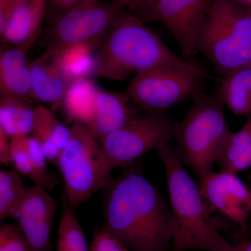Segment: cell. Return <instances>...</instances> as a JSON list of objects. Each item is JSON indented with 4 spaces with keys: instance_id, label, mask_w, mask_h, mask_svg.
Returning <instances> with one entry per match:
<instances>
[{
    "instance_id": "obj_1",
    "label": "cell",
    "mask_w": 251,
    "mask_h": 251,
    "mask_svg": "<svg viewBox=\"0 0 251 251\" xmlns=\"http://www.w3.org/2000/svg\"><path fill=\"white\" fill-rule=\"evenodd\" d=\"M137 162L104 188L103 228L129 251H168L173 238L169 202Z\"/></svg>"
},
{
    "instance_id": "obj_2",
    "label": "cell",
    "mask_w": 251,
    "mask_h": 251,
    "mask_svg": "<svg viewBox=\"0 0 251 251\" xmlns=\"http://www.w3.org/2000/svg\"><path fill=\"white\" fill-rule=\"evenodd\" d=\"M156 153L164 166L173 226V251H231L216 228L199 185L188 174L168 143Z\"/></svg>"
},
{
    "instance_id": "obj_3",
    "label": "cell",
    "mask_w": 251,
    "mask_h": 251,
    "mask_svg": "<svg viewBox=\"0 0 251 251\" xmlns=\"http://www.w3.org/2000/svg\"><path fill=\"white\" fill-rule=\"evenodd\" d=\"M97 51L95 77L108 80H123L150 69L189 64L126 9Z\"/></svg>"
},
{
    "instance_id": "obj_4",
    "label": "cell",
    "mask_w": 251,
    "mask_h": 251,
    "mask_svg": "<svg viewBox=\"0 0 251 251\" xmlns=\"http://www.w3.org/2000/svg\"><path fill=\"white\" fill-rule=\"evenodd\" d=\"M193 100L183 120L173 123L174 151L181 163L200 179L213 171L232 131L216 91L211 94L203 91Z\"/></svg>"
},
{
    "instance_id": "obj_5",
    "label": "cell",
    "mask_w": 251,
    "mask_h": 251,
    "mask_svg": "<svg viewBox=\"0 0 251 251\" xmlns=\"http://www.w3.org/2000/svg\"><path fill=\"white\" fill-rule=\"evenodd\" d=\"M198 52L224 76L251 63V7L236 0H211L197 41Z\"/></svg>"
},
{
    "instance_id": "obj_6",
    "label": "cell",
    "mask_w": 251,
    "mask_h": 251,
    "mask_svg": "<svg viewBox=\"0 0 251 251\" xmlns=\"http://www.w3.org/2000/svg\"><path fill=\"white\" fill-rule=\"evenodd\" d=\"M125 8L115 0L97 1L73 8L49 21L41 34L42 56L50 57L75 46L98 50Z\"/></svg>"
},
{
    "instance_id": "obj_7",
    "label": "cell",
    "mask_w": 251,
    "mask_h": 251,
    "mask_svg": "<svg viewBox=\"0 0 251 251\" xmlns=\"http://www.w3.org/2000/svg\"><path fill=\"white\" fill-rule=\"evenodd\" d=\"M209 77L204 71L191 63L158 67L135 75L126 94L150 115L162 113L203 92Z\"/></svg>"
},
{
    "instance_id": "obj_8",
    "label": "cell",
    "mask_w": 251,
    "mask_h": 251,
    "mask_svg": "<svg viewBox=\"0 0 251 251\" xmlns=\"http://www.w3.org/2000/svg\"><path fill=\"white\" fill-rule=\"evenodd\" d=\"M172 139L173 123L166 112L135 117L107 135L100 144L97 157L99 175L111 181L112 170L132 166L145 153L156 151Z\"/></svg>"
},
{
    "instance_id": "obj_9",
    "label": "cell",
    "mask_w": 251,
    "mask_h": 251,
    "mask_svg": "<svg viewBox=\"0 0 251 251\" xmlns=\"http://www.w3.org/2000/svg\"><path fill=\"white\" fill-rule=\"evenodd\" d=\"M70 129V137L61 152L58 166L64 181V196L75 209L110 181L99 175L97 157L100 144L87 126L75 122Z\"/></svg>"
},
{
    "instance_id": "obj_10",
    "label": "cell",
    "mask_w": 251,
    "mask_h": 251,
    "mask_svg": "<svg viewBox=\"0 0 251 251\" xmlns=\"http://www.w3.org/2000/svg\"><path fill=\"white\" fill-rule=\"evenodd\" d=\"M211 0H145L135 16L161 23L173 34L184 57L193 58L198 53V36Z\"/></svg>"
},
{
    "instance_id": "obj_11",
    "label": "cell",
    "mask_w": 251,
    "mask_h": 251,
    "mask_svg": "<svg viewBox=\"0 0 251 251\" xmlns=\"http://www.w3.org/2000/svg\"><path fill=\"white\" fill-rule=\"evenodd\" d=\"M203 198L209 207L219 211L249 232L248 219L251 213V190L228 172H213L199 179Z\"/></svg>"
},
{
    "instance_id": "obj_12",
    "label": "cell",
    "mask_w": 251,
    "mask_h": 251,
    "mask_svg": "<svg viewBox=\"0 0 251 251\" xmlns=\"http://www.w3.org/2000/svg\"><path fill=\"white\" fill-rule=\"evenodd\" d=\"M47 191L36 184L25 188L23 202L15 216L29 251H55L50 234L57 203Z\"/></svg>"
},
{
    "instance_id": "obj_13",
    "label": "cell",
    "mask_w": 251,
    "mask_h": 251,
    "mask_svg": "<svg viewBox=\"0 0 251 251\" xmlns=\"http://www.w3.org/2000/svg\"><path fill=\"white\" fill-rule=\"evenodd\" d=\"M48 0H19L3 34L1 43L31 49L43 32Z\"/></svg>"
},
{
    "instance_id": "obj_14",
    "label": "cell",
    "mask_w": 251,
    "mask_h": 251,
    "mask_svg": "<svg viewBox=\"0 0 251 251\" xmlns=\"http://www.w3.org/2000/svg\"><path fill=\"white\" fill-rule=\"evenodd\" d=\"M130 101L126 94L99 90L94 116L86 126L100 145L107 135L136 117Z\"/></svg>"
},
{
    "instance_id": "obj_15",
    "label": "cell",
    "mask_w": 251,
    "mask_h": 251,
    "mask_svg": "<svg viewBox=\"0 0 251 251\" xmlns=\"http://www.w3.org/2000/svg\"><path fill=\"white\" fill-rule=\"evenodd\" d=\"M11 156L17 171L28 176L35 184L48 191H51L58 184V178L48 168L45 155L32 135L12 138Z\"/></svg>"
},
{
    "instance_id": "obj_16",
    "label": "cell",
    "mask_w": 251,
    "mask_h": 251,
    "mask_svg": "<svg viewBox=\"0 0 251 251\" xmlns=\"http://www.w3.org/2000/svg\"><path fill=\"white\" fill-rule=\"evenodd\" d=\"M27 50L1 43L0 45V95L31 98L30 62Z\"/></svg>"
},
{
    "instance_id": "obj_17",
    "label": "cell",
    "mask_w": 251,
    "mask_h": 251,
    "mask_svg": "<svg viewBox=\"0 0 251 251\" xmlns=\"http://www.w3.org/2000/svg\"><path fill=\"white\" fill-rule=\"evenodd\" d=\"M31 97L45 103H61L71 83L49 57L30 62Z\"/></svg>"
},
{
    "instance_id": "obj_18",
    "label": "cell",
    "mask_w": 251,
    "mask_h": 251,
    "mask_svg": "<svg viewBox=\"0 0 251 251\" xmlns=\"http://www.w3.org/2000/svg\"><path fill=\"white\" fill-rule=\"evenodd\" d=\"M31 133L40 145L47 161L58 165L62 150L70 137V128L63 125L50 109L39 105Z\"/></svg>"
},
{
    "instance_id": "obj_19",
    "label": "cell",
    "mask_w": 251,
    "mask_h": 251,
    "mask_svg": "<svg viewBox=\"0 0 251 251\" xmlns=\"http://www.w3.org/2000/svg\"><path fill=\"white\" fill-rule=\"evenodd\" d=\"M216 93L225 106L237 116H251V63L222 76Z\"/></svg>"
},
{
    "instance_id": "obj_20",
    "label": "cell",
    "mask_w": 251,
    "mask_h": 251,
    "mask_svg": "<svg viewBox=\"0 0 251 251\" xmlns=\"http://www.w3.org/2000/svg\"><path fill=\"white\" fill-rule=\"evenodd\" d=\"M29 97L0 95V127L10 138L29 135L37 105Z\"/></svg>"
},
{
    "instance_id": "obj_21",
    "label": "cell",
    "mask_w": 251,
    "mask_h": 251,
    "mask_svg": "<svg viewBox=\"0 0 251 251\" xmlns=\"http://www.w3.org/2000/svg\"><path fill=\"white\" fill-rule=\"evenodd\" d=\"M100 87L91 79L72 82L68 89L62 104L64 111L71 121L85 126L94 116L96 99Z\"/></svg>"
},
{
    "instance_id": "obj_22",
    "label": "cell",
    "mask_w": 251,
    "mask_h": 251,
    "mask_svg": "<svg viewBox=\"0 0 251 251\" xmlns=\"http://www.w3.org/2000/svg\"><path fill=\"white\" fill-rule=\"evenodd\" d=\"M95 50L90 46H75L49 58L72 84L75 81L91 79L92 75L95 76Z\"/></svg>"
},
{
    "instance_id": "obj_23",
    "label": "cell",
    "mask_w": 251,
    "mask_h": 251,
    "mask_svg": "<svg viewBox=\"0 0 251 251\" xmlns=\"http://www.w3.org/2000/svg\"><path fill=\"white\" fill-rule=\"evenodd\" d=\"M217 163L221 171L234 174L250 168L251 116L240 130L229 135Z\"/></svg>"
},
{
    "instance_id": "obj_24",
    "label": "cell",
    "mask_w": 251,
    "mask_h": 251,
    "mask_svg": "<svg viewBox=\"0 0 251 251\" xmlns=\"http://www.w3.org/2000/svg\"><path fill=\"white\" fill-rule=\"evenodd\" d=\"M74 210L63 195L62 213L55 251H90L83 229Z\"/></svg>"
},
{
    "instance_id": "obj_25",
    "label": "cell",
    "mask_w": 251,
    "mask_h": 251,
    "mask_svg": "<svg viewBox=\"0 0 251 251\" xmlns=\"http://www.w3.org/2000/svg\"><path fill=\"white\" fill-rule=\"evenodd\" d=\"M25 194L23 177L16 171H0V221L15 217Z\"/></svg>"
},
{
    "instance_id": "obj_26",
    "label": "cell",
    "mask_w": 251,
    "mask_h": 251,
    "mask_svg": "<svg viewBox=\"0 0 251 251\" xmlns=\"http://www.w3.org/2000/svg\"><path fill=\"white\" fill-rule=\"evenodd\" d=\"M0 251H29L27 240L17 226H0Z\"/></svg>"
},
{
    "instance_id": "obj_27",
    "label": "cell",
    "mask_w": 251,
    "mask_h": 251,
    "mask_svg": "<svg viewBox=\"0 0 251 251\" xmlns=\"http://www.w3.org/2000/svg\"><path fill=\"white\" fill-rule=\"evenodd\" d=\"M90 251H129L116 238L105 229H99L94 234Z\"/></svg>"
},
{
    "instance_id": "obj_28",
    "label": "cell",
    "mask_w": 251,
    "mask_h": 251,
    "mask_svg": "<svg viewBox=\"0 0 251 251\" xmlns=\"http://www.w3.org/2000/svg\"><path fill=\"white\" fill-rule=\"evenodd\" d=\"M97 1L99 0H48L47 16L49 15V21L62 14L68 10L86 3Z\"/></svg>"
},
{
    "instance_id": "obj_29",
    "label": "cell",
    "mask_w": 251,
    "mask_h": 251,
    "mask_svg": "<svg viewBox=\"0 0 251 251\" xmlns=\"http://www.w3.org/2000/svg\"><path fill=\"white\" fill-rule=\"evenodd\" d=\"M0 162L6 166L14 164L11 156V138L1 127H0Z\"/></svg>"
},
{
    "instance_id": "obj_30",
    "label": "cell",
    "mask_w": 251,
    "mask_h": 251,
    "mask_svg": "<svg viewBox=\"0 0 251 251\" xmlns=\"http://www.w3.org/2000/svg\"><path fill=\"white\" fill-rule=\"evenodd\" d=\"M19 0H0V35L3 34Z\"/></svg>"
},
{
    "instance_id": "obj_31",
    "label": "cell",
    "mask_w": 251,
    "mask_h": 251,
    "mask_svg": "<svg viewBox=\"0 0 251 251\" xmlns=\"http://www.w3.org/2000/svg\"><path fill=\"white\" fill-rule=\"evenodd\" d=\"M122 7L128 9L132 14H134L143 4L145 0H115Z\"/></svg>"
},
{
    "instance_id": "obj_32",
    "label": "cell",
    "mask_w": 251,
    "mask_h": 251,
    "mask_svg": "<svg viewBox=\"0 0 251 251\" xmlns=\"http://www.w3.org/2000/svg\"><path fill=\"white\" fill-rule=\"evenodd\" d=\"M231 251H251V241L245 240L237 246H233Z\"/></svg>"
},
{
    "instance_id": "obj_33",
    "label": "cell",
    "mask_w": 251,
    "mask_h": 251,
    "mask_svg": "<svg viewBox=\"0 0 251 251\" xmlns=\"http://www.w3.org/2000/svg\"><path fill=\"white\" fill-rule=\"evenodd\" d=\"M236 1L241 3V4L245 5V6L251 7V0H236Z\"/></svg>"
}]
</instances>
